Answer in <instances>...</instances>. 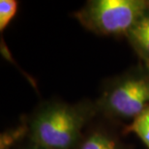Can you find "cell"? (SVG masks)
<instances>
[{"label":"cell","mask_w":149,"mask_h":149,"mask_svg":"<svg viewBox=\"0 0 149 149\" xmlns=\"http://www.w3.org/2000/svg\"><path fill=\"white\" fill-rule=\"evenodd\" d=\"M17 10L16 0H1L0 1V30L3 31L15 17Z\"/></svg>","instance_id":"7"},{"label":"cell","mask_w":149,"mask_h":149,"mask_svg":"<svg viewBox=\"0 0 149 149\" xmlns=\"http://www.w3.org/2000/svg\"><path fill=\"white\" fill-rule=\"evenodd\" d=\"M33 149H46V148H43V147H41V146H38L36 148H33Z\"/></svg>","instance_id":"8"},{"label":"cell","mask_w":149,"mask_h":149,"mask_svg":"<svg viewBox=\"0 0 149 149\" xmlns=\"http://www.w3.org/2000/svg\"><path fill=\"white\" fill-rule=\"evenodd\" d=\"M80 113L68 106L55 105L44 109L35 118L33 138L46 149H68L76 142L82 126Z\"/></svg>","instance_id":"2"},{"label":"cell","mask_w":149,"mask_h":149,"mask_svg":"<svg viewBox=\"0 0 149 149\" xmlns=\"http://www.w3.org/2000/svg\"><path fill=\"white\" fill-rule=\"evenodd\" d=\"M107 104L111 111L124 117H136L149 106V77H132L109 92Z\"/></svg>","instance_id":"3"},{"label":"cell","mask_w":149,"mask_h":149,"mask_svg":"<svg viewBox=\"0 0 149 149\" xmlns=\"http://www.w3.org/2000/svg\"><path fill=\"white\" fill-rule=\"evenodd\" d=\"M80 149H117V145L109 136L94 133L83 141Z\"/></svg>","instance_id":"5"},{"label":"cell","mask_w":149,"mask_h":149,"mask_svg":"<svg viewBox=\"0 0 149 149\" xmlns=\"http://www.w3.org/2000/svg\"><path fill=\"white\" fill-rule=\"evenodd\" d=\"M142 17L132 28V30L130 31V35L135 43H136L142 50L149 54V27L145 24Z\"/></svg>","instance_id":"6"},{"label":"cell","mask_w":149,"mask_h":149,"mask_svg":"<svg viewBox=\"0 0 149 149\" xmlns=\"http://www.w3.org/2000/svg\"><path fill=\"white\" fill-rule=\"evenodd\" d=\"M125 133L136 134L149 149V106L134 118L132 123L126 127Z\"/></svg>","instance_id":"4"},{"label":"cell","mask_w":149,"mask_h":149,"mask_svg":"<svg viewBox=\"0 0 149 149\" xmlns=\"http://www.w3.org/2000/svg\"><path fill=\"white\" fill-rule=\"evenodd\" d=\"M146 2L141 0H95L89 2L77 19L86 27L101 34L130 32L143 17Z\"/></svg>","instance_id":"1"}]
</instances>
